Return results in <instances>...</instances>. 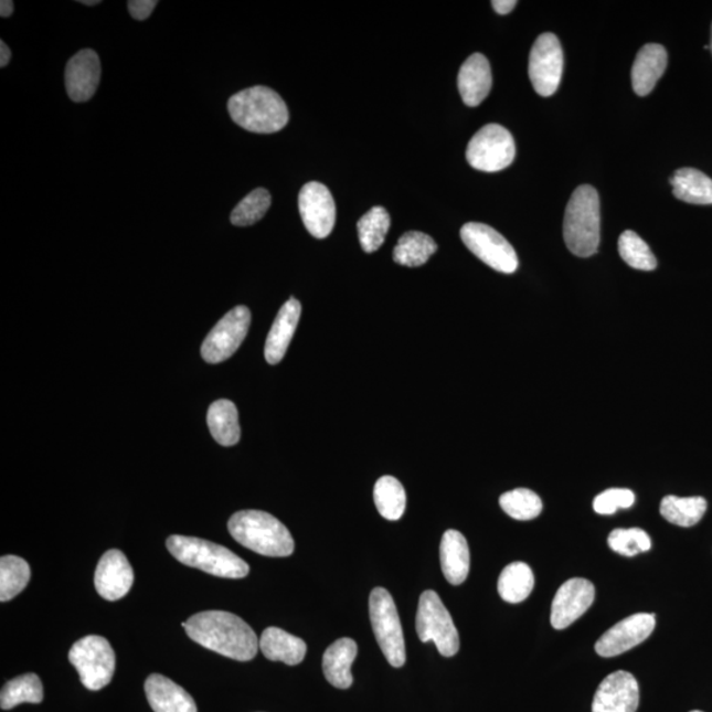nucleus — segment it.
<instances>
[{
	"label": "nucleus",
	"instance_id": "nucleus-18",
	"mask_svg": "<svg viewBox=\"0 0 712 712\" xmlns=\"http://www.w3.org/2000/svg\"><path fill=\"white\" fill-rule=\"evenodd\" d=\"M100 61L92 50L79 51L70 60L65 71L66 93L74 102L94 97L100 83Z\"/></svg>",
	"mask_w": 712,
	"mask_h": 712
},
{
	"label": "nucleus",
	"instance_id": "nucleus-44",
	"mask_svg": "<svg viewBox=\"0 0 712 712\" xmlns=\"http://www.w3.org/2000/svg\"><path fill=\"white\" fill-rule=\"evenodd\" d=\"M79 3L85 4V6H95V4H99L100 2H99V0H94V2H93V0H87V2H86V0H81Z\"/></svg>",
	"mask_w": 712,
	"mask_h": 712
},
{
	"label": "nucleus",
	"instance_id": "nucleus-8",
	"mask_svg": "<svg viewBox=\"0 0 712 712\" xmlns=\"http://www.w3.org/2000/svg\"><path fill=\"white\" fill-rule=\"evenodd\" d=\"M416 629L419 640L436 644L440 655L453 657L458 653V630L439 595L433 589H427L419 598Z\"/></svg>",
	"mask_w": 712,
	"mask_h": 712
},
{
	"label": "nucleus",
	"instance_id": "nucleus-38",
	"mask_svg": "<svg viewBox=\"0 0 712 712\" xmlns=\"http://www.w3.org/2000/svg\"><path fill=\"white\" fill-rule=\"evenodd\" d=\"M608 545L624 557H635L637 554L649 552L652 540L640 528L615 529L608 535Z\"/></svg>",
	"mask_w": 712,
	"mask_h": 712
},
{
	"label": "nucleus",
	"instance_id": "nucleus-15",
	"mask_svg": "<svg viewBox=\"0 0 712 712\" xmlns=\"http://www.w3.org/2000/svg\"><path fill=\"white\" fill-rule=\"evenodd\" d=\"M595 587L583 578L568 580L559 588L552 603L551 623L554 629H565L592 607Z\"/></svg>",
	"mask_w": 712,
	"mask_h": 712
},
{
	"label": "nucleus",
	"instance_id": "nucleus-46",
	"mask_svg": "<svg viewBox=\"0 0 712 712\" xmlns=\"http://www.w3.org/2000/svg\"><path fill=\"white\" fill-rule=\"evenodd\" d=\"M691 712H702V711H691Z\"/></svg>",
	"mask_w": 712,
	"mask_h": 712
},
{
	"label": "nucleus",
	"instance_id": "nucleus-7",
	"mask_svg": "<svg viewBox=\"0 0 712 712\" xmlns=\"http://www.w3.org/2000/svg\"><path fill=\"white\" fill-rule=\"evenodd\" d=\"M70 661L77 669L86 689L98 691L111 682L115 671V653L105 637L86 636L73 644Z\"/></svg>",
	"mask_w": 712,
	"mask_h": 712
},
{
	"label": "nucleus",
	"instance_id": "nucleus-31",
	"mask_svg": "<svg viewBox=\"0 0 712 712\" xmlns=\"http://www.w3.org/2000/svg\"><path fill=\"white\" fill-rule=\"evenodd\" d=\"M43 682L36 674H23L7 682L0 694V708L11 710L22 703H42Z\"/></svg>",
	"mask_w": 712,
	"mask_h": 712
},
{
	"label": "nucleus",
	"instance_id": "nucleus-4",
	"mask_svg": "<svg viewBox=\"0 0 712 712\" xmlns=\"http://www.w3.org/2000/svg\"><path fill=\"white\" fill-rule=\"evenodd\" d=\"M564 240L570 253L589 257L601 243V202L596 189L581 185L570 199L564 220Z\"/></svg>",
	"mask_w": 712,
	"mask_h": 712
},
{
	"label": "nucleus",
	"instance_id": "nucleus-17",
	"mask_svg": "<svg viewBox=\"0 0 712 712\" xmlns=\"http://www.w3.org/2000/svg\"><path fill=\"white\" fill-rule=\"evenodd\" d=\"M94 585L102 598L110 602L124 598L134 585V570L125 553L111 549L102 555L94 574Z\"/></svg>",
	"mask_w": 712,
	"mask_h": 712
},
{
	"label": "nucleus",
	"instance_id": "nucleus-12",
	"mask_svg": "<svg viewBox=\"0 0 712 712\" xmlns=\"http://www.w3.org/2000/svg\"><path fill=\"white\" fill-rule=\"evenodd\" d=\"M249 323L251 311L247 307L230 310L203 341L201 348L203 361L216 364L232 358L247 337Z\"/></svg>",
	"mask_w": 712,
	"mask_h": 712
},
{
	"label": "nucleus",
	"instance_id": "nucleus-20",
	"mask_svg": "<svg viewBox=\"0 0 712 712\" xmlns=\"http://www.w3.org/2000/svg\"><path fill=\"white\" fill-rule=\"evenodd\" d=\"M145 689L149 706L155 712H196L192 695L164 676H149Z\"/></svg>",
	"mask_w": 712,
	"mask_h": 712
},
{
	"label": "nucleus",
	"instance_id": "nucleus-45",
	"mask_svg": "<svg viewBox=\"0 0 712 712\" xmlns=\"http://www.w3.org/2000/svg\"><path fill=\"white\" fill-rule=\"evenodd\" d=\"M710 50L712 51V31H711V45H710Z\"/></svg>",
	"mask_w": 712,
	"mask_h": 712
},
{
	"label": "nucleus",
	"instance_id": "nucleus-41",
	"mask_svg": "<svg viewBox=\"0 0 712 712\" xmlns=\"http://www.w3.org/2000/svg\"><path fill=\"white\" fill-rule=\"evenodd\" d=\"M518 6V2L514 0H493L492 7L493 10L499 13V15H508V13L514 10V7Z\"/></svg>",
	"mask_w": 712,
	"mask_h": 712
},
{
	"label": "nucleus",
	"instance_id": "nucleus-2",
	"mask_svg": "<svg viewBox=\"0 0 712 712\" xmlns=\"http://www.w3.org/2000/svg\"><path fill=\"white\" fill-rule=\"evenodd\" d=\"M229 532L244 548L267 557H288L295 552V541L288 528L267 512L234 513L229 520Z\"/></svg>",
	"mask_w": 712,
	"mask_h": 712
},
{
	"label": "nucleus",
	"instance_id": "nucleus-43",
	"mask_svg": "<svg viewBox=\"0 0 712 712\" xmlns=\"http://www.w3.org/2000/svg\"><path fill=\"white\" fill-rule=\"evenodd\" d=\"M13 12V3L11 0H2V3H0V15L2 18H10Z\"/></svg>",
	"mask_w": 712,
	"mask_h": 712
},
{
	"label": "nucleus",
	"instance_id": "nucleus-3",
	"mask_svg": "<svg viewBox=\"0 0 712 712\" xmlns=\"http://www.w3.org/2000/svg\"><path fill=\"white\" fill-rule=\"evenodd\" d=\"M227 107L235 124L249 132L275 134L288 125L287 105L266 86L249 87L233 95Z\"/></svg>",
	"mask_w": 712,
	"mask_h": 712
},
{
	"label": "nucleus",
	"instance_id": "nucleus-29",
	"mask_svg": "<svg viewBox=\"0 0 712 712\" xmlns=\"http://www.w3.org/2000/svg\"><path fill=\"white\" fill-rule=\"evenodd\" d=\"M533 587L534 574L524 562H513L499 576L498 592L501 599L508 603L525 601Z\"/></svg>",
	"mask_w": 712,
	"mask_h": 712
},
{
	"label": "nucleus",
	"instance_id": "nucleus-19",
	"mask_svg": "<svg viewBox=\"0 0 712 712\" xmlns=\"http://www.w3.org/2000/svg\"><path fill=\"white\" fill-rule=\"evenodd\" d=\"M492 87V73L490 63L480 53H474L460 66L458 74V89L465 104L477 107L487 98Z\"/></svg>",
	"mask_w": 712,
	"mask_h": 712
},
{
	"label": "nucleus",
	"instance_id": "nucleus-37",
	"mask_svg": "<svg viewBox=\"0 0 712 712\" xmlns=\"http://www.w3.org/2000/svg\"><path fill=\"white\" fill-rule=\"evenodd\" d=\"M619 254L621 259L635 269L653 270L657 267L656 256L646 241L630 230L619 237Z\"/></svg>",
	"mask_w": 712,
	"mask_h": 712
},
{
	"label": "nucleus",
	"instance_id": "nucleus-25",
	"mask_svg": "<svg viewBox=\"0 0 712 712\" xmlns=\"http://www.w3.org/2000/svg\"><path fill=\"white\" fill-rule=\"evenodd\" d=\"M259 647L270 661H281L295 667L301 663L307 655V644L298 637L276 627L264 630Z\"/></svg>",
	"mask_w": 712,
	"mask_h": 712
},
{
	"label": "nucleus",
	"instance_id": "nucleus-35",
	"mask_svg": "<svg viewBox=\"0 0 712 712\" xmlns=\"http://www.w3.org/2000/svg\"><path fill=\"white\" fill-rule=\"evenodd\" d=\"M499 503L501 510L514 520H533L539 518L542 512V501L539 495L527 490V488H518V490L501 495Z\"/></svg>",
	"mask_w": 712,
	"mask_h": 712
},
{
	"label": "nucleus",
	"instance_id": "nucleus-33",
	"mask_svg": "<svg viewBox=\"0 0 712 712\" xmlns=\"http://www.w3.org/2000/svg\"><path fill=\"white\" fill-rule=\"evenodd\" d=\"M391 219L389 212L382 206H375L365 213L358 222L359 242L364 253H375L385 241L390 232Z\"/></svg>",
	"mask_w": 712,
	"mask_h": 712
},
{
	"label": "nucleus",
	"instance_id": "nucleus-9",
	"mask_svg": "<svg viewBox=\"0 0 712 712\" xmlns=\"http://www.w3.org/2000/svg\"><path fill=\"white\" fill-rule=\"evenodd\" d=\"M517 146L510 131L500 125H487L474 135L467 146L466 159L478 171L493 173L510 167Z\"/></svg>",
	"mask_w": 712,
	"mask_h": 712
},
{
	"label": "nucleus",
	"instance_id": "nucleus-36",
	"mask_svg": "<svg viewBox=\"0 0 712 712\" xmlns=\"http://www.w3.org/2000/svg\"><path fill=\"white\" fill-rule=\"evenodd\" d=\"M270 194L267 189H255L237 203L232 213V223L234 226H251L263 220L270 208Z\"/></svg>",
	"mask_w": 712,
	"mask_h": 712
},
{
	"label": "nucleus",
	"instance_id": "nucleus-39",
	"mask_svg": "<svg viewBox=\"0 0 712 712\" xmlns=\"http://www.w3.org/2000/svg\"><path fill=\"white\" fill-rule=\"evenodd\" d=\"M635 504V493L627 488H612L594 499V511L599 514H614L617 510H628Z\"/></svg>",
	"mask_w": 712,
	"mask_h": 712
},
{
	"label": "nucleus",
	"instance_id": "nucleus-6",
	"mask_svg": "<svg viewBox=\"0 0 712 712\" xmlns=\"http://www.w3.org/2000/svg\"><path fill=\"white\" fill-rule=\"evenodd\" d=\"M370 619L385 659L393 668H402L406 660L402 623L395 602L385 588L376 587L370 595Z\"/></svg>",
	"mask_w": 712,
	"mask_h": 712
},
{
	"label": "nucleus",
	"instance_id": "nucleus-10",
	"mask_svg": "<svg viewBox=\"0 0 712 712\" xmlns=\"http://www.w3.org/2000/svg\"><path fill=\"white\" fill-rule=\"evenodd\" d=\"M460 237L466 247L488 267L501 274L517 273L519 267L517 251L497 230L485 223H466L460 229Z\"/></svg>",
	"mask_w": 712,
	"mask_h": 712
},
{
	"label": "nucleus",
	"instance_id": "nucleus-42",
	"mask_svg": "<svg viewBox=\"0 0 712 712\" xmlns=\"http://www.w3.org/2000/svg\"><path fill=\"white\" fill-rule=\"evenodd\" d=\"M11 51L3 40L0 42V66L4 67L10 64Z\"/></svg>",
	"mask_w": 712,
	"mask_h": 712
},
{
	"label": "nucleus",
	"instance_id": "nucleus-13",
	"mask_svg": "<svg viewBox=\"0 0 712 712\" xmlns=\"http://www.w3.org/2000/svg\"><path fill=\"white\" fill-rule=\"evenodd\" d=\"M298 209L308 232L325 240L336 225V202L330 190L320 182H308L298 195Z\"/></svg>",
	"mask_w": 712,
	"mask_h": 712
},
{
	"label": "nucleus",
	"instance_id": "nucleus-14",
	"mask_svg": "<svg viewBox=\"0 0 712 712\" xmlns=\"http://www.w3.org/2000/svg\"><path fill=\"white\" fill-rule=\"evenodd\" d=\"M656 628V616L653 614H635L627 617L613 628L595 644L596 653L602 657H615L626 653L627 650L640 646L646 641Z\"/></svg>",
	"mask_w": 712,
	"mask_h": 712
},
{
	"label": "nucleus",
	"instance_id": "nucleus-30",
	"mask_svg": "<svg viewBox=\"0 0 712 712\" xmlns=\"http://www.w3.org/2000/svg\"><path fill=\"white\" fill-rule=\"evenodd\" d=\"M437 248V243L429 235L410 232L400 237L393 251V261L405 267L424 266Z\"/></svg>",
	"mask_w": 712,
	"mask_h": 712
},
{
	"label": "nucleus",
	"instance_id": "nucleus-32",
	"mask_svg": "<svg viewBox=\"0 0 712 712\" xmlns=\"http://www.w3.org/2000/svg\"><path fill=\"white\" fill-rule=\"evenodd\" d=\"M374 499L378 511L386 520L402 519L406 507L404 487L396 478H380L374 488Z\"/></svg>",
	"mask_w": 712,
	"mask_h": 712
},
{
	"label": "nucleus",
	"instance_id": "nucleus-16",
	"mask_svg": "<svg viewBox=\"0 0 712 712\" xmlns=\"http://www.w3.org/2000/svg\"><path fill=\"white\" fill-rule=\"evenodd\" d=\"M640 689L628 671H615L602 681L594 695L593 712H636Z\"/></svg>",
	"mask_w": 712,
	"mask_h": 712
},
{
	"label": "nucleus",
	"instance_id": "nucleus-23",
	"mask_svg": "<svg viewBox=\"0 0 712 712\" xmlns=\"http://www.w3.org/2000/svg\"><path fill=\"white\" fill-rule=\"evenodd\" d=\"M440 566L447 582L463 585L470 572V549L465 535L454 529L446 531L440 541Z\"/></svg>",
	"mask_w": 712,
	"mask_h": 712
},
{
	"label": "nucleus",
	"instance_id": "nucleus-21",
	"mask_svg": "<svg viewBox=\"0 0 712 712\" xmlns=\"http://www.w3.org/2000/svg\"><path fill=\"white\" fill-rule=\"evenodd\" d=\"M301 317V304L291 297L283 305L276 320L270 329L264 355L269 364H277L283 361L289 348L291 338L295 336L298 321Z\"/></svg>",
	"mask_w": 712,
	"mask_h": 712
},
{
	"label": "nucleus",
	"instance_id": "nucleus-26",
	"mask_svg": "<svg viewBox=\"0 0 712 712\" xmlns=\"http://www.w3.org/2000/svg\"><path fill=\"white\" fill-rule=\"evenodd\" d=\"M676 199L691 205H712V179L694 168H681L670 178Z\"/></svg>",
	"mask_w": 712,
	"mask_h": 712
},
{
	"label": "nucleus",
	"instance_id": "nucleus-24",
	"mask_svg": "<svg viewBox=\"0 0 712 712\" xmlns=\"http://www.w3.org/2000/svg\"><path fill=\"white\" fill-rule=\"evenodd\" d=\"M358 655L357 642L352 639H339L332 642L323 655L322 669L327 680L338 689H349L354 681L351 667Z\"/></svg>",
	"mask_w": 712,
	"mask_h": 712
},
{
	"label": "nucleus",
	"instance_id": "nucleus-1",
	"mask_svg": "<svg viewBox=\"0 0 712 712\" xmlns=\"http://www.w3.org/2000/svg\"><path fill=\"white\" fill-rule=\"evenodd\" d=\"M182 627L196 644L236 661L253 660L259 649L254 629L240 616L226 612H203Z\"/></svg>",
	"mask_w": 712,
	"mask_h": 712
},
{
	"label": "nucleus",
	"instance_id": "nucleus-11",
	"mask_svg": "<svg viewBox=\"0 0 712 712\" xmlns=\"http://www.w3.org/2000/svg\"><path fill=\"white\" fill-rule=\"evenodd\" d=\"M564 72V52L557 36L542 33L529 54V78L535 93L551 97L557 92Z\"/></svg>",
	"mask_w": 712,
	"mask_h": 712
},
{
	"label": "nucleus",
	"instance_id": "nucleus-27",
	"mask_svg": "<svg viewBox=\"0 0 712 712\" xmlns=\"http://www.w3.org/2000/svg\"><path fill=\"white\" fill-rule=\"evenodd\" d=\"M208 425L213 438L222 446H234L241 439L240 415L230 400H219L210 405Z\"/></svg>",
	"mask_w": 712,
	"mask_h": 712
},
{
	"label": "nucleus",
	"instance_id": "nucleus-34",
	"mask_svg": "<svg viewBox=\"0 0 712 712\" xmlns=\"http://www.w3.org/2000/svg\"><path fill=\"white\" fill-rule=\"evenodd\" d=\"M31 568L17 555H4L0 560V602H9L29 585Z\"/></svg>",
	"mask_w": 712,
	"mask_h": 712
},
{
	"label": "nucleus",
	"instance_id": "nucleus-22",
	"mask_svg": "<svg viewBox=\"0 0 712 712\" xmlns=\"http://www.w3.org/2000/svg\"><path fill=\"white\" fill-rule=\"evenodd\" d=\"M668 66V53L660 44H648L637 53L633 66L634 91L640 97L652 93Z\"/></svg>",
	"mask_w": 712,
	"mask_h": 712
},
{
	"label": "nucleus",
	"instance_id": "nucleus-5",
	"mask_svg": "<svg viewBox=\"0 0 712 712\" xmlns=\"http://www.w3.org/2000/svg\"><path fill=\"white\" fill-rule=\"evenodd\" d=\"M167 548L181 564L220 578L241 580L249 573L246 562L214 542L174 534L167 540Z\"/></svg>",
	"mask_w": 712,
	"mask_h": 712
},
{
	"label": "nucleus",
	"instance_id": "nucleus-40",
	"mask_svg": "<svg viewBox=\"0 0 712 712\" xmlns=\"http://www.w3.org/2000/svg\"><path fill=\"white\" fill-rule=\"evenodd\" d=\"M127 4L134 19L146 20L151 17L158 2L156 0H130Z\"/></svg>",
	"mask_w": 712,
	"mask_h": 712
},
{
	"label": "nucleus",
	"instance_id": "nucleus-28",
	"mask_svg": "<svg viewBox=\"0 0 712 712\" xmlns=\"http://www.w3.org/2000/svg\"><path fill=\"white\" fill-rule=\"evenodd\" d=\"M708 511V501L702 497L678 498L668 495L661 501V517L671 524L690 528L702 520Z\"/></svg>",
	"mask_w": 712,
	"mask_h": 712
}]
</instances>
